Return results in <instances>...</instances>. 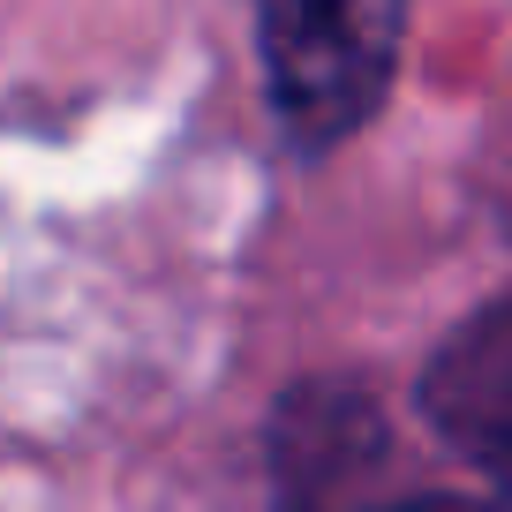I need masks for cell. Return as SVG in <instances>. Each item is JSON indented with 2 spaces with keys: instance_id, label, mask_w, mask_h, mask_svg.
Segmentation results:
<instances>
[{
  "instance_id": "4",
  "label": "cell",
  "mask_w": 512,
  "mask_h": 512,
  "mask_svg": "<svg viewBox=\"0 0 512 512\" xmlns=\"http://www.w3.org/2000/svg\"><path fill=\"white\" fill-rule=\"evenodd\" d=\"M354 512H505V505H482V497H377V505H354Z\"/></svg>"
},
{
  "instance_id": "2",
  "label": "cell",
  "mask_w": 512,
  "mask_h": 512,
  "mask_svg": "<svg viewBox=\"0 0 512 512\" xmlns=\"http://www.w3.org/2000/svg\"><path fill=\"white\" fill-rule=\"evenodd\" d=\"M422 415L467 467H482L490 482H512V294L482 302L430 354Z\"/></svg>"
},
{
  "instance_id": "3",
  "label": "cell",
  "mask_w": 512,
  "mask_h": 512,
  "mask_svg": "<svg viewBox=\"0 0 512 512\" xmlns=\"http://www.w3.org/2000/svg\"><path fill=\"white\" fill-rule=\"evenodd\" d=\"M384 460V415L354 384H302L279 407L272 467L279 497L294 512H347V490H362Z\"/></svg>"
},
{
  "instance_id": "1",
  "label": "cell",
  "mask_w": 512,
  "mask_h": 512,
  "mask_svg": "<svg viewBox=\"0 0 512 512\" xmlns=\"http://www.w3.org/2000/svg\"><path fill=\"white\" fill-rule=\"evenodd\" d=\"M400 38L407 0H256V53L279 136L309 159L362 136L392 91Z\"/></svg>"
}]
</instances>
